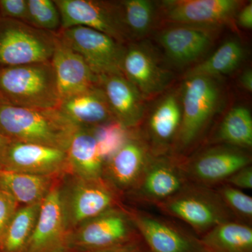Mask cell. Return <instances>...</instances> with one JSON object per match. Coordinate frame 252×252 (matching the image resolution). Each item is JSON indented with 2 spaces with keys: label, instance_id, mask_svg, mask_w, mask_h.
Masks as SVG:
<instances>
[{
  "label": "cell",
  "instance_id": "6da1fadb",
  "mask_svg": "<svg viewBox=\"0 0 252 252\" xmlns=\"http://www.w3.org/2000/svg\"><path fill=\"white\" fill-rule=\"evenodd\" d=\"M61 102L51 61L0 68V104L46 110Z\"/></svg>",
  "mask_w": 252,
  "mask_h": 252
},
{
  "label": "cell",
  "instance_id": "7a4b0ae2",
  "mask_svg": "<svg viewBox=\"0 0 252 252\" xmlns=\"http://www.w3.org/2000/svg\"><path fill=\"white\" fill-rule=\"evenodd\" d=\"M77 129L59 109L42 110L0 104V131L11 141L66 151Z\"/></svg>",
  "mask_w": 252,
  "mask_h": 252
},
{
  "label": "cell",
  "instance_id": "3957f363",
  "mask_svg": "<svg viewBox=\"0 0 252 252\" xmlns=\"http://www.w3.org/2000/svg\"><path fill=\"white\" fill-rule=\"evenodd\" d=\"M67 233L86 220L122 205V199L103 180H89L67 172L57 185Z\"/></svg>",
  "mask_w": 252,
  "mask_h": 252
},
{
  "label": "cell",
  "instance_id": "277c9868",
  "mask_svg": "<svg viewBox=\"0 0 252 252\" xmlns=\"http://www.w3.org/2000/svg\"><path fill=\"white\" fill-rule=\"evenodd\" d=\"M140 238L128 208L122 204L71 230L64 246L76 252H94Z\"/></svg>",
  "mask_w": 252,
  "mask_h": 252
},
{
  "label": "cell",
  "instance_id": "5b68a950",
  "mask_svg": "<svg viewBox=\"0 0 252 252\" xmlns=\"http://www.w3.org/2000/svg\"><path fill=\"white\" fill-rule=\"evenodd\" d=\"M56 39L57 33L0 18V68L50 62Z\"/></svg>",
  "mask_w": 252,
  "mask_h": 252
},
{
  "label": "cell",
  "instance_id": "8992f818",
  "mask_svg": "<svg viewBox=\"0 0 252 252\" xmlns=\"http://www.w3.org/2000/svg\"><path fill=\"white\" fill-rule=\"evenodd\" d=\"M157 205L167 215L185 222L203 234L220 223L233 220V215L216 191L203 186L190 184Z\"/></svg>",
  "mask_w": 252,
  "mask_h": 252
},
{
  "label": "cell",
  "instance_id": "52a82bcc",
  "mask_svg": "<svg viewBox=\"0 0 252 252\" xmlns=\"http://www.w3.org/2000/svg\"><path fill=\"white\" fill-rule=\"evenodd\" d=\"M61 14V29L84 26L100 32L124 45L132 42L120 1L54 0Z\"/></svg>",
  "mask_w": 252,
  "mask_h": 252
},
{
  "label": "cell",
  "instance_id": "ba28073f",
  "mask_svg": "<svg viewBox=\"0 0 252 252\" xmlns=\"http://www.w3.org/2000/svg\"><path fill=\"white\" fill-rule=\"evenodd\" d=\"M221 92L215 78L195 76L184 85L182 122L177 137L180 147L193 143L220 105Z\"/></svg>",
  "mask_w": 252,
  "mask_h": 252
},
{
  "label": "cell",
  "instance_id": "9c48e42d",
  "mask_svg": "<svg viewBox=\"0 0 252 252\" xmlns=\"http://www.w3.org/2000/svg\"><path fill=\"white\" fill-rule=\"evenodd\" d=\"M60 39L83 58L99 77L122 74L126 45L100 32L84 26L61 30Z\"/></svg>",
  "mask_w": 252,
  "mask_h": 252
},
{
  "label": "cell",
  "instance_id": "30bf717a",
  "mask_svg": "<svg viewBox=\"0 0 252 252\" xmlns=\"http://www.w3.org/2000/svg\"><path fill=\"white\" fill-rule=\"evenodd\" d=\"M153 155L142 136L131 129L124 144L104 163L102 180L122 200L138 183Z\"/></svg>",
  "mask_w": 252,
  "mask_h": 252
},
{
  "label": "cell",
  "instance_id": "8fae6325",
  "mask_svg": "<svg viewBox=\"0 0 252 252\" xmlns=\"http://www.w3.org/2000/svg\"><path fill=\"white\" fill-rule=\"evenodd\" d=\"M0 170L60 178L69 172L67 152L40 144L11 141L0 158Z\"/></svg>",
  "mask_w": 252,
  "mask_h": 252
},
{
  "label": "cell",
  "instance_id": "7c38bea8",
  "mask_svg": "<svg viewBox=\"0 0 252 252\" xmlns=\"http://www.w3.org/2000/svg\"><path fill=\"white\" fill-rule=\"evenodd\" d=\"M189 185L182 165L170 158L154 154L138 183L127 197L136 202L157 205Z\"/></svg>",
  "mask_w": 252,
  "mask_h": 252
},
{
  "label": "cell",
  "instance_id": "4fadbf2b",
  "mask_svg": "<svg viewBox=\"0 0 252 252\" xmlns=\"http://www.w3.org/2000/svg\"><path fill=\"white\" fill-rule=\"evenodd\" d=\"M251 162V156L244 149L219 146L203 151L182 167L190 182L205 187L225 182Z\"/></svg>",
  "mask_w": 252,
  "mask_h": 252
},
{
  "label": "cell",
  "instance_id": "5bb4252c",
  "mask_svg": "<svg viewBox=\"0 0 252 252\" xmlns=\"http://www.w3.org/2000/svg\"><path fill=\"white\" fill-rule=\"evenodd\" d=\"M141 239L150 252H206L194 238L168 220L127 207Z\"/></svg>",
  "mask_w": 252,
  "mask_h": 252
},
{
  "label": "cell",
  "instance_id": "9a60e30c",
  "mask_svg": "<svg viewBox=\"0 0 252 252\" xmlns=\"http://www.w3.org/2000/svg\"><path fill=\"white\" fill-rule=\"evenodd\" d=\"M122 72L144 98L160 94L170 82V74L160 67L153 51L144 44L132 42L126 45Z\"/></svg>",
  "mask_w": 252,
  "mask_h": 252
},
{
  "label": "cell",
  "instance_id": "2e32d148",
  "mask_svg": "<svg viewBox=\"0 0 252 252\" xmlns=\"http://www.w3.org/2000/svg\"><path fill=\"white\" fill-rule=\"evenodd\" d=\"M217 26L180 24L163 30L158 39L170 61L184 65L206 52L215 39Z\"/></svg>",
  "mask_w": 252,
  "mask_h": 252
},
{
  "label": "cell",
  "instance_id": "e0dca14e",
  "mask_svg": "<svg viewBox=\"0 0 252 252\" xmlns=\"http://www.w3.org/2000/svg\"><path fill=\"white\" fill-rule=\"evenodd\" d=\"M162 9L167 21L177 24L220 26L231 19L241 1L238 0H165Z\"/></svg>",
  "mask_w": 252,
  "mask_h": 252
},
{
  "label": "cell",
  "instance_id": "ac0fdd59",
  "mask_svg": "<svg viewBox=\"0 0 252 252\" xmlns=\"http://www.w3.org/2000/svg\"><path fill=\"white\" fill-rule=\"evenodd\" d=\"M51 62L61 100L100 86L99 77L93 72L85 60L63 42L58 34Z\"/></svg>",
  "mask_w": 252,
  "mask_h": 252
},
{
  "label": "cell",
  "instance_id": "d6986e66",
  "mask_svg": "<svg viewBox=\"0 0 252 252\" xmlns=\"http://www.w3.org/2000/svg\"><path fill=\"white\" fill-rule=\"evenodd\" d=\"M57 185L58 182L41 202L39 215L26 252H54L65 248L67 231Z\"/></svg>",
  "mask_w": 252,
  "mask_h": 252
},
{
  "label": "cell",
  "instance_id": "ffe728a7",
  "mask_svg": "<svg viewBox=\"0 0 252 252\" xmlns=\"http://www.w3.org/2000/svg\"><path fill=\"white\" fill-rule=\"evenodd\" d=\"M99 79L116 121L126 128L135 129L144 117L142 94L124 74H111Z\"/></svg>",
  "mask_w": 252,
  "mask_h": 252
},
{
  "label": "cell",
  "instance_id": "44dd1931",
  "mask_svg": "<svg viewBox=\"0 0 252 252\" xmlns=\"http://www.w3.org/2000/svg\"><path fill=\"white\" fill-rule=\"evenodd\" d=\"M59 110L77 128L116 121L102 88H92L61 100Z\"/></svg>",
  "mask_w": 252,
  "mask_h": 252
},
{
  "label": "cell",
  "instance_id": "7402d4cb",
  "mask_svg": "<svg viewBox=\"0 0 252 252\" xmlns=\"http://www.w3.org/2000/svg\"><path fill=\"white\" fill-rule=\"evenodd\" d=\"M66 152L69 172L86 180H102L104 161L94 127L77 128Z\"/></svg>",
  "mask_w": 252,
  "mask_h": 252
},
{
  "label": "cell",
  "instance_id": "603a6c76",
  "mask_svg": "<svg viewBox=\"0 0 252 252\" xmlns=\"http://www.w3.org/2000/svg\"><path fill=\"white\" fill-rule=\"evenodd\" d=\"M60 178L0 170V189L20 205H31L41 203Z\"/></svg>",
  "mask_w": 252,
  "mask_h": 252
},
{
  "label": "cell",
  "instance_id": "cb8c5ba5",
  "mask_svg": "<svg viewBox=\"0 0 252 252\" xmlns=\"http://www.w3.org/2000/svg\"><path fill=\"white\" fill-rule=\"evenodd\" d=\"M199 241L206 252H252V228L228 220L208 230Z\"/></svg>",
  "mask_w": 252,
  "mask_h": 252
},
{
  "label": "cell",
  "instance_id": "d4e9b609",
  "mask_svg": "<svg viewBox=\"0 0 252 252\" xmlns=\"http://www.w3.org/2000/svg\"><path fill=\"white\" fill-rule=\"evenodd\" d=\"M182 110L177 97L169 94L156 106L149 118V132L158 152L165 148L178 134Z\"/></svg>",
  "mask_w": 252,
  "mask_h": 252
},
{
  "label": "cell",
  "instance_id": "484cf974",
  "mask_svg": "<svg viewBox=\"0 0 252 252\" xmlns=\"http://www.w3.org/2000/svg\"><path fill=\"white\" fill-rule=\"evenodd\" d=\"M41 203L21 205L0 236V252H26Z\"/></svg>",
  "mask_w": 252,
  "mask_h": 252
},
{
  "label": "cell",
  "instance_id": "4316f807",
  "mask_svg": "<svg viewBox=\"0 0 252 252\" xmlns=\"http://www.w3.org/2000/svg\"><path fill=\"white\" fill-rule=\"evenodd\" d=\"M244 56L245 51L240 41L236 39H228L208 59L190 69L186 77L203 76L215 78L228 74L241 64Z\"/></svg>",
  "mask_w": 252,
  "mask_h": 252
},
{
  "label": "cell",
  "instance_id": "83f0119b",
  "mask_svg": "<svg viewBox=\"0 0 252 252\" xmlns=\"http://www.w3.org/2000/svg\"><path fill=\"white\" fill-rule=\"evenodd\" d=\"M217 140L237 148H251L252 117L250 111L242 106L230 110L220 124Z\"/></svg>",
  "mask_w": 252,
  "mask_h": 252
},
{
  "label": "cell",
  "instance_id": "f1b7e54d",
  "mask_svg": "<svg viewBox=\"0 0 252 252\" xmlns=\"http://www.w3.org/2000/svg\"><path fill=\"white\" fill-rule=\"evenodd\" d=\"M124 20L132 41L150 31L153 24L154 6L149 0H123Z\"/></svg>",
  "mask_w": 252,
  "mask_h": 252
},
{
  "label": "cell",
  "instance_id": "f546056e",
  "mask_svg": "<svg viewBox=\"0 0 252 252\" xmlns=\"http://www.w3.org/2000/svg\"><path fill=\"white\" fill-rule=\"evenodd\" d=\"M28 24L50 32L61 29V14L54 0H27Z\"/></svg>",
  "mask_w": 252,
  "mask_h": 252
},
{
  "label": "cell",
  "instance_id": "4dcf8cb0",
  "mask_svg": "<svg viewBox=\"0 0 252 252\" xmlns=\"http://www.w3.org/2000/svg\"><path fill=\"white\" fill-rule=\"evenodd\" d=\"M101 157L104 163L119 150L128 137L131 129H127L114 121L94 127Z\"/></svg>",
  "mask_w": 252,
  "mask_h": 252
},
{
  "label": "cell",
  "instance_id": "1f68e13d",
  "mask_svg": "<svg viewBox=\"0 0 252 252\" xmlns=\"http://www.w3.org/2000/svg\"><path fill=\"white\" fill-rule=\"evenodd\" d=\"M216 193L234 216L250 220L252 218V198L240 189L228 185L219 187Z\"/></svg>",
  "mask_w": 252,
  "mask_h": 252
},
{
  "label": "cell",
  "instance_id": "d6a6232c",
  "mask_svg": "<svg viewBox=\"0 0 252 252\" xmlns=\"http://www.w3.org/2000/svg\"><path fill=\"white\" fill-rule=\"evenodd\" d=\"M0 18L28 23L27 0H0Z\"/></svg>",
  "mask_w": 252,
  "mask_h": 252
},
{
  "label": "cell",
  "instance_id": "836d02e7",
  "mask_svg": "<svg viewBox=\"0 0 252 252\" xmlns=\"http://www.w3.org/2000/svg\"><path fill=\"white\" fill-rule=\"evenodd\" d=\"M20 206L11 195L0 189V236Z\"/></svg>",
  "mask_w": 252,
  "mask_h": 252
},
{
  "label": "cell",
  "instance_id": "e575fe53",
  "mask_svg": "<svg viewBox=\"0 0 252 252\" xmlns=\"http://www.w3.org/2000/svg\"><path fill=\"white\" fill-rule=\"evenodd\" d=\"M227 185L237 189H252V167L248 165L235 172L226 180Z\"/></svg>",
  "mask_w": 252,
  "mask_h": 252
},
{
  "label": "cell",
  "instance_id": "d590c367",
  "mask_svg": "<svg viewBox=\"0 0 252 252\" xmlns=\"http://www.w3.org/2000/svg\"><path fill=\"white\" fill-rule=\"evenodd\" d=\"M94 252H148L143 248L141 243V238L129 242V243L122 244L113 248L104 249Z\"/></svg>",
  "mask_w": 252,
  "mask_h": 252
},
{
  "label": "cell",
  "instance_id": "8d00e7d4",
  "mask_svg": "<svg viewBox=\"0 0 252 252\" xmlns=\"http://www.w3.org/2000/svg\"><path fill=\"white\" fill-rule=\"evenodd\" d=\"M238 21L239 25L245 29H252V4L246 5L239 12Z\"/></svg>",
  "mask_w": 252,
  "mask_h": 252
},
{
  "label": "cell",
  "instance_id": "74e56055",
  "mask_svg": "<svg viewBox=\"0 0 252 252\" xmlns=\"http://www.w3.org/2000/svg\"><path fill=\"white\" fill-rule=\"evenodd\" d=\"M240 84L242 86L248 91L252 92V69H248L245 71L240 77Z\"/></svg>",
  "mask_w": 252,
  "mask_h": 252
},
{
  "label": "cell",
  "instance_id": "f35d334b",
  "mask_svg": "<svg viewBox=\"0 0 252 252\" xmlns=\"http://www.w3.org/2000/svg\"><path fill=\"white\" fill-rule=\"evenodd\" d=\"M11 142V140H9L8 137H6V136L0 131V158L2 157L3 154H4L5 151H6V148H7L8 146H9Z\"/></svg>",
  "mask_w": 252,
  "mask_h": 252
},
{
  "label": "cell",
  "instance_id": "ab89813d",
  "mask_svg": "<svg viewBox=\"0 0 252 252\" xmlns=\"http://www.w3.org/2000/svg\"><path fill=\"white\" fill-rule=\"evenodd\" d=\"M54 252H76L72 251V250H69V249L67 248H63L61 250H58V251Z\"/></svg>",
  "mask_w": 252,
  "mask_h": 252
}]
</instances>
